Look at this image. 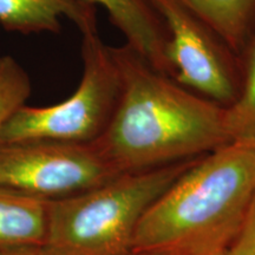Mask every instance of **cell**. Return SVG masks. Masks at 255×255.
I'll list each match as a JSON object with an SVG mask.
<instances>
[{
    "label": "cell",
    "mask_w": 255,
    "mask_h": 255,
    "mask_svg": "<svg viewBox=\"0 0 255 255\" xmlns=\"http://www.w3.org/2000/svg\"><path fill=\"white\" fill-rule=\"evenodd\" d=\"M82 36L83 73L75 92L55 105L20 107L0 130V139L91 143L102 136L119 101V68L97 27Z\"/></svg>",
    "instance_id": "277c9868"
},
{
    "label": "cell",
    "mask_w": 255,
    "mask_h": 255,
    "mask_svg": "<svg viewBox=\"0 0 255 255\" xmlns=\"http://www.w3.org/2000/svg\"><path fill=\"white\" fill-rule=\"evenodd\" d=\"M63 18L70 19L81 32L97 27L96 7L81 0H0V25L6 31L56 33Z\"/></svg>",
    "instance_id": "ba28073f"
},
{
    "label": "cell",
    "mask_w": 255,
    "mask_h": 255,
    "mask_svg": "<svg viewBox=\"0 0 255 255\" xmlns=\"http://www.w3.org/2000/svg\"><path fill=\"white\" fill-rule=\"evenodd\" d=\"M110 49L121 90L94 143L119 173L178 163L228 144L225 107L178 84L127 44Z\"/></svg>",
    "instance_id": "6da1fadb"
},
{
    "label": "cell",
    "mask_w": 255,
    "mask_h": 255,
    "mask_svg": "<svg viewBox=\"0 0 255 255\" xmlns=\"http://www.w3.org/2000/svg\"><path fill=\"white\" fill-rule=\"evenodd\" d=\"M168 31V58L178 84L227 108L237 98L240 57L180 0H146Z\"/></svg>",
    "instance_id": "8992f818"
},
{
    "label": "cell",
    "mask_w": 255,
    "mask_h": 255,
    "mask_svg": "<svg viewBox=\"0 0 255 255\" xmlns=\"http://www.w3.org/2000/svg\"><path fill=\"white\" fill-rule=\"evenodd\" d=\"M49 202L0 188V250L45 246Z\"/></svg>",
    "instance_id": "9c48e42d"
},
{
    "label": "cell",
    "mask_w": 255,
    "mask_h": 255,
    "mask_svg": "<svg viewBox=\"0 0 255 255\" xmlns=\"http://www.w3.org/2000/svg\"><path fill=\"white\" fill-rule=\"evenodd\" d=\"M131 255H168V254L156 253V252H141V253H132Z\"/></svg>",
    "instance_id": "9a60e30c"
},
{
    "label": "cell",
    "mask_w": 255,
    "mask_h": 255,
    "mask_svg": "<svg viewBox=\"0 0 255 255\" xmlns=\"http://www.w3.org/2000/svg\"><path fill=\"white\" fill-rule=\"evenodd\" d=\"M213 255H227V251L220 252V253H216V254H213Z\"/></svg>",
    "instance_id": "2e32d148"
},
{
    "label": "cell",
    "mask_w": 255,
    "mask_h": 255,
    "mask_svg": "<svg viewBox=\"0 0 255 255\" xmlns=\"http://www.w3.org/2000/svg\"><path fill=\"white\" fill-rule=\"evenodd\" d=\"M239 57L255 30V0H180Z\"/></svg>",
    "instance_id": "30bf717a"
},
{
    "label": "cell",
    "mask_w": 255,
    "mask_h": 255,
    "mask_svg": "<svg viewBox=\"0 0 255 255\" xmlns=\"http://www.w3.org/2000/svg\"><path fill=\"white\" fill-rule=\"evenodd\" d=\"M101 6L122 32L126 44L156 70L173 78L168 58L169 37L163 21L146 0H81Z\"/></svg>",
    "instance_id": "52a82bcc"
},
{
    "label": "cell",
    "mask_w": 255,
    "mask_h": 255,
    "mask_svg": "<svg viewBox=\"0 0 255 255\" xmlns=\"http://www.w3.org/2000/svg\"><path fill=\"white\" fill-rule=\"evenodd\" d=\"M195 159L120 174L79 195L49 202L47 250L53 255H131L143 215Z\"/></svg>",
    "instance_id": "3957f363"
},
{
    "label": "cell",
    "mask_w": 255,
    "mask_h": 255,
    "mask_svg": "<svg viewBox=\"0 0 255 255\" xmlns=\"http://www.w3.org/2000/svg\"><path fill=\"white\" fill-rule=\"evenodd\" d=\"M120 174L94 142L0 139V188L33 199H69Z\"/></svg>",
    "instance_id": "5b68a950"
},
{
    "label": "cell",
    "mask_w": 255,
    "mask_h": 255,
    "mask_svg": "<svg viewBox=\"0 0 255 255\" xmlns=\"http://www.w3.org/2000/svg\"><path fill=\"white\" fill-rule=\"evenodd\" d=\"M255 191V151L228 143L201 156L149 207L132 253L213 255L227 251Z\"/></svg>",
    "instance_id": "7a4b0ae2"
},
{
    "label": "cell",
    "mask_w": 255,
    "mask_h": 255,
    "mask_svg": "<svg viewBox=\"0 0 255 255\" xmlns=\"http://www.w3.org/2000/svg\"><path fill=\"white\" fill-rule=\"evenodd\" d=\"M28 73L12 56H0V130L31 96Z\"/></svg>",
    "instance_id": "7c38bea8"
},
{
    "label": "cell",
    "mask_w": 255,
    "mask_h": 255,
    "mask_svg": "<svg viewBox=\"0 0 255 255\" xmlns=\"http://www.w3.org/2000/svg\"><path fill=\"white\" fill-rule=\"evenodd\" d=\"M0 255H53L46 246H25L0 250Z\"/></svg>",
    "instance_id": "5bb4252c"
},
{
    "label": "cell",
    "mask_w": 255,
    "mask_h": 255,
    "mask_svg": "<svg viewBox=\"0 0 255 255\" xmlns=\"http://www.w3.org/2000/svg\"><path fill=\"white\" fill-rule=\"evenodd\" d=\"M241 78L237 98L226 108L229 143L255 151V30L240 56Z\"/></svg>",
    "instance_id": "8fae6325"
},
{
    "label": "cell",
    "mask_w": 255,
    "mask_h": 255,
    "mask_svg": "<svg viewBox=\"0 0 255 255\" xmlns=\"http://www.w3.org/2000/svg\"><path fill=\"white\" fill-rule=\"evenodd\" d=\"M227 255H255V191Z\"/></svg>",
    "instance_id": "4fadbf2b"
}]
</instances>
